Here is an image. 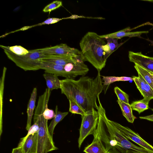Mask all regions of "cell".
<instances>
[{"instance_id": "cell-1", "label": "cell", "mask_w": 153, "mask_h": 153, "mask_svg": "<svg viewBox=\"0 0 153 153\" xmlns=\"http://www.w3.org/2000/svg\"><path fill=\"white\" fill-rule=\"evenodd\" d=\"M94 78L82 76L78 79L66 78L60 80L61 93L72 100L86 113L93 108L97 110L98 96L103 88L100 71Z\"/></svg>"}, {"instance_id": "cell-23", "label": "cell", "mask_w": 153, "mask_h": 153, "mask_svg": "<svg viewBox=\"0 0 153 153\" xmlns=\"http://www.w3.org/2000/svg\"><path fill=\"white\" fill-rule=\"evenodd\" d=\"M134 67L138 74H140L143 78L153 89L151 72L137 64H135Z\"/></svg>"}, {"instance_id": "cell-12", "label": "cell", "mask_w": 153, "mask_h": 153, "mask_svg": "<svg viewBox=\"0 0 153 153\" xmlns=\"http://www.w3.org/2000/svg\"><path fill=\"white\" fill-rule=\"evenodd\" d=\"M133 80L144 98L153 99V89L140 74L138 76H133Z\"/></svg>"}, {"instance_id": "cell-33", "label": "cell", "mask_w": 153, "mask_h": 153, "mask_svg": "<svg viewBox=\"0 0 153 153\" xmlns=\"http://www.w3.org/2000/svg\"><path fill=\"white\" fill-rule=\"evenodd\" d=\"M151 25L153 26V24L150 23L149 22H147L143 24H142V25H140L139 26H138L137 27H135V29L137 28V27H140L141 26H143V25Z\"/></svg>"}, {"instance_id": "cell-9", "label": "cell", "mask_w": 153, "mask_h": 153, "mask_svg": "<svg viewBox=\"0 0 153 153\" xmlns=\"http://www.w3.org/2000/svg\"><path fill=\"white\" fill-rule=\"evenodd\" d=\"M128 58L130 62L137 64L153 73V57L146 56L141 52H128Z\"/></svg>"}, {"instance_id": "cell-32", "label": "cell", "mask_w": 153, "mask_h": 153, "mask_svg": "<svg viewBox=\"0 0 153 153\" xmlns=\"http://www.w3.org/2000/svg\"><path fill=\"white\" fill-rule=\"evenodd\" d=\"M141 119H144L153 122V114L148 116L139 117Z\"/></svg>"}, {"instance_id": "cell-28", "label": "cell", "mask_w": 153, "mask_h": 153, "mask_svg": "<svg viewBox=\"0 0 153 153\" xmlns=\"http://www.w3.org/2000/svg\"><path fill=\"white\" fill-rule=\"evenodd\" d=\"M44 118L48 120L54 118L56 116V113L54 111L46 108L42 114Z\"/></svg>"}, {"instance_id": "cell-10", "label": "cell", "mask_w": 153, "mask_h": 153, "mask_svg": "<svg viewBox=\"0 0 153 153\" xmlns=\"http://www.w3.org/2000/svg\"><path fill=\"white\" fill-rule=\"evenodd\" d=\"M18 146L21 147L25 153H37V133L21 138Z\"/></svg>"}, {"instance_id": "cell-35", "label": "cell", "mask_w": 153, "mask_h": 153, "mask_svg": "<svg viewBox=\"0 0 153 153\" xmlns=\"http://www.w3.org/2000/svg\"><path fill=\"white\" fill-rule=\"evenodd\" d=\"M20 6L17 7H16L15 9H14L13 11L15 12L17 11L20 9Z\"/></svg>"}, {"instance_id": "cell-14", "label": "cell", "mask_w": 153, "mask_h": 153, "mask_svg": "<svg viewBox=\"0 0 153 153\" xmlns=\"http://www.w3.org/2000/svg\"><path fill=\"white\" fill-rule=\"evenodd\" d=\"M82 56L73 57L59 55H45L40 60L64 66L68 63L75 62L77 58Z\"/></svg>"}, {"instance_id": "cell-31", "label": "cell", "mask_w": 153, "mask_h": 153, "mask_svg": "<svg viewBox=\"0 0 153 153\" xmlns=\"http://www.w3.org/2000/svg\"><path fill=\"white\" fill-rule=\"evenodd\" d=\"M12 153H25L21 147L18 146L13 149Z\"/></svg>"}, {"instance_id": "cell-36", "label": "cell", "mask_w": 153, "mask_h": 153, "mask_svg": "<svg viewBox=\"0 0 153 153\" xmlns=\"http://www.w3.org/2000/svg\"><path fill=\"white\" fill-rule=\"evenodd\" d=\"M152 76V88L153 89V73L151 72Z\"/></svg>"}, {"instance_id": "cell-15", "label": "cell", "mask_w": 153, "mask_h": 153, "mask_svg": "<svg viewBox=\"0 0 153 153\" xmlns=\"http://www.w3.org/2000/svg\"><path fill=\"white\" fill-rule=\"evenodd\" d=\"M93 136L92 142L85 148L83 152L85 153H107L96 131Z\"/></svg>"}, {"instance_id": "cell-19", "label": "cell", "mask_w": 153, "mask_h": 153, "mask_svg": "<svg viewBox=\"0 0 153 153\" xmlns=\"http://www.w3.org/2000/svg\"><path fill=\"white\" fill-rule=\"evenodd\" d=\"M117 102L120 108L123 116L128 122L133 123L136 117L133 114L132 110L130 105L118 100Z\"/></svg>"}, {"instance_id": "cell-30", "label": "cell", "mask_w": 153, "mask_h": 153, "mask_svg": "<svg viewBox=\"0 0 153 153\" xmlns=\"http://www.w3.org/2000/svg\"><path fill=\"white\" fill-rule=\"evenodd\" d=\"M39 129V126L36 122L34 123V124L31 126L28 130L27 135L26 136H28L30 135L37 133Z\"/></svg>"}, {"instance_id": "cell-24", "label": "cell", "mask_w": 153, "mask_h": 153, "mask_svg": "<svg viewBox=\"0 0 153 153\" xmlns=\"http://www.w3.org/2000/svg\"><path fill=\"white\" fill-rule=\"evenodd\" d=\"M69 112L74 114H79L82 116L85 112L76 102L72 100H69Z\"/></svg>"}, {"instance_id": "cell-3", "label": "cell", "mask_w": 153, "mask_h": 153, "mask_svg": "<svg viewBox=\"0 0 153 153\" xmlns=\"http://www.w3.org/2000/svg\"><path fill=\"white\" fill-rule=\"evenodd\" d=\"M47 106L42 103L37 104L34 114V123L36 122L39 127L37 133V153H48L57 150L54 145L53 137L50 135L48 126V120L42 115Z\"/></svg>"}, {"instance_id": "cell-7", "label": "cell", "mask_w": 153, "mask_h": 153, "mask_svg": "<svg viewBox=\"0 0 153 153\" xmlns=\"http://www.w3.org/2000/svg\"><path fill=\"white\" fill-rule=\"evenodd\" d=\"M112 123L128 140L134 142L141 148L153 153V146L143 139L138 133L134 132L128 127L123 126L117 122L111 120Z\"/></svg>"}, {"instance_id": "cell-8", "label": "cell", "mask_w": 153, "mask_h": 153, "mask_svg": "<svg viewBox=\"0 0 153 153\" xmlns=\"http://www.w3.org/2000/svg\"><path fill=\"white\" fill-rule=\"evenodd\" d=\"M84 62L83 56H80L75 62L64 66V69L70 79H73L78 76H84L88 73L89 69Z\"/></svg>"}, {"instance_id": "cell-17", "label": "cell", "mask_w": 153, "mask_h": 153, "mask_svg": "<svg viewBox=\"0 0 153 153\" xmlns=\"http://www.w3.org/2000/svg\"><path fill=\"white\" fill-rule=\"evenodd\" d=\"M45 79L47 88L51 91L54 89L60 88L61 83L58 76L56 75L48 73L43 74Z\"/></svg>"}, {"instance_id": "cell-11", "label": "cell", "mask_w": 153, "mask_h": 153, "mask_svg": "<svg viewBox=\"0 0 153 153\" xmlns=\"http://www.w3.org/2000/svg\"><path fill=\"white\" fill-rule=\"evenodd\" d=\"M39 69L44 70L46 73H51L57 76H61L66 78L70 79L69 76L64 69V66L41 60Z\"/></svg>"}, {"instance_id": "cell-4", "label": "cell", "mask_w": 153, "mask_h": 153, "mask_svg": "<svg viewBox=\"0 0 153 153\" xmlns=\"http://www.w3.org/2000/svg\"><path fill=\"white\" fill-rule=\"evenodd\" d=\"M4 52L8 58L18 67L25 71H36L39 69L40 59L45 55L36 49L29 50L25 55H18L6 51Z\"/></svg>"}, {"instance_id": "cell-34", "label": "cell", "mask_w": 153, "mask_h": 153, "mask_svg": "<svg viewBox=\"0 0 153 153\" xmlns=\"http://www.w3.org/2000/svg\"><path fill=\"white\" fill-rule=\"evenodd\" d=\"M126 153H144L131 150H127Z\"/></svg>"}, {"instance_id": "cell-20", "label": "cell", "mask_w": 153, "mask_h": 153, "mask_svg": "<svg viewBox=\"0 0 153 153\" xmlns=\"http://www.w3.org/2000/svg\"><path fill=\"white\" fill-rule=\"evenodd\" d=\"M151 100L149 98L143 99L133 102L130 105L132 110L137 111L139 114L149 108V103Z\"/></svg>"}, {"instance_id": "cell-22", "label": "cell", "mask_w": 153, "mask_h": 153, "mask_svg": "<svg viewBox=\"0 0 153 153\" xmlns=\"http://www.w3.org/2000/svg\"><path fill=\"white\" fill-rule=\"evenodd\" d=\"M102 77L103 86H109L110 84L115 82L127 81L133 80V77L126 76H104Z\"/></svg>"}, {"instance_id": "cell-26", "label": "cell", "mask_w": 153, "mask_h": 153, "mask_svg": "<svg viewBox=\"0 0 153 153\" xmlns=\"http://www.w3.org/2000/svg\"><path fill=\"white\" fill-rule=\"evenodd\" d=\"M106 40L107 41L106 44L111 53L124 43L123 42L119 44L118 42V39H116L108 38Z\"/></svg>"}, {"instance_id": "cell-16", "label": "cell", "mask_w": 153, "mask_h": 153, "mask_svg": "<svg viewBox=\"0 0 153 153\" xmlns=\"http://www.w3.org/2000/svg\"><path fill=\"white\" fill-rule=\"evenodd\" d=\"M37 95V89L34 88L32 91L30 97L28 102L27 113V121L26 129L28 130L31 126L32 119L35 107V103Z\"/></svg>"}, {"instance_id": "cell-21", "label": "cell", "mask_w": 153, "mask_h": 153, "mask_svg": "<svg viewBox=\"0 0 153 153\" xmlns=\"http://www.w3.org/2000/svg\"><path fill=\"white\" fill-rule=\"evenodd\" d=\"M0 47L3 49L4 51L18 55H25L29 52V50L26 49L20 45L7 46L0 45Z\"/></svg>"}, {"instance_id": "cell-5", "label": "cell", "mask_w": 153, "mask_h": 153, "mask_svg": "<svg viewBox=\"0 0 153 153\" xmlns=\"http://www.w3.org/2000/svg\"><path fill=\"white\" fill-rule=\"evenodd\" d=\"M99 117L98 111L95 109L89 111L82 116V122L79 130L78 147L80 149L84 140L89 135L95 133Z\"/></svg>"}, {"instance_id": "cell-27", "label": "cell", "mask_w": 153, "mask_h": 153, "mask_svg": "<svg viewBox=\"0 0 153 153\" xmlns=\"http://www.w3.org/2000/svg\"><path fill=\"white\" fill-rule=\"evenodd\" d=\"M62 5V2L60 1H54L46 6L43 9L44 12H51Z\"/></svg>"}, {"instance_id": "cell-25", "label": "cell", "mask_w": 153, "mask_h": 153, "mask_svg": "<svg viewBox=\"0 0 153 153\" xmlns=\"http://www.w3.org/2000/svg\"><path fill=\"white\" fill-rule=\"evenodd\" d=\"M114 90L118 100L127 104L129 103V96L118 87H114Z\"/></svg>"}, {"instance_id": "cell-29", "label": "cell", "mask_w": 153, "mask_h": 153, "mask_svg": "<svg viewBox=\"0 0 153 153\" xmlns=\"http://www.w3.org/2000/svg\"><path fill=\"white\" fill-rule=\"evenodd\" d=\"M62 19L56 18H49L43 22L38 24L34 26L37 25H49L53 24L57 22L62 20Z\"/></svg>"}, {"instance_id": "cell-6", "label": "cell", "mask_w": 153, "mask_h": 153, "mask_svg": "<svg viewBox=\"0 0 153 153\" xmlns=\"http://www.w3.org/2000/svg\"><path fill=\"white\" fill-rule=\"evenodd\" d=\"M45 55H59L73 57L82 56L81 51L71 48L65 44H61L55 46L37 49Z\"/></svg>"}, {"instance_id": "cell-13", "label": "cell", "mask_w": 153, "mask_h": 153, "mask_svg": "<svg viewBox=\"0 0 153 153\" xmlns=\"http://www.w3.org/2000/svg\"><path fill=\"white\" fill-rule=\"evenodd\" d=\"M132 29L128 27L120 30L108 34L99 35L100 37L105 39L108 38L120 39L124 37L128 36L130 37L138 36L143 33H147L148 31H137L130 32Z\"/></svg>"}, {"instance_id": "cell-18", "label": "cell", "mask_w": 153, "mask_h": 153, "mask_svg": "<svg viewBox=\"0 0 153 153\" xmlns=\"http://www.w3.org/2000/svg\"><path fill=\"white\" fill-rule=\"evenodd\" d=\"M55 113L56 116L53 118L48 127L49 133L52 137L54 130L56 125L62 121L68 114V112H62L58 111L57 105L55 108Z\"/></svg>"}, {"instance_id": "cell-2", "label": "cell", "mask_w": 153, "mask_h": 153, "mask_svg": "<svg viewBox=\"0 0 153 153\" xmlns=\"http://www.w3.org/2000/svg\"><path fill=\"white\" fill-rule=\"evenodd\" d=\"M105 39L96 33L89 32L79 43L84 61L90 62L98 71H100L105 67L107 59L104 51V46L106 44Z\"/></svg>"}]
</instances>
